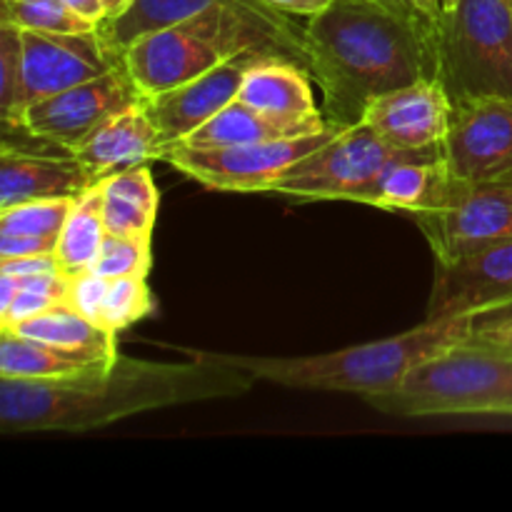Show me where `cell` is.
Returning <instances> with one entry per match:
<instances>
[{
  "label": "cell",
  "instance_id": "20",
  "mask_svg": "<svg viewBox=\"0 0 512 512\" xmlns=\"http://www.w3.org/2000/svg\"><path fill=\"white\" fill-rule=\"evenodd\" d=\"M328 118L323 120H283L273 118L268 113H260L253 105L243 103L240 98L230 100L225 108L210 120H205L198 130L185 135L178 140L180 148H230V145H245V143H260V140H280V138H295V135H308L315 130L325 128Z\"/></svg>",
  "mask_w": 512,
  "mask_h": 512
},
{
  "label": "cell",
  "instance_id": "23",
  "mask_svg": "<svg viewBox=\"0 0 512 512\" xmlns=\"http://www.w3.org/2000/svg\"><path fill=\"white\" fill-rule=\"evenodd\" d=\"M113 360H100L85 353L55 348L40 340L25 338L13 330H0V378L15 380H65L105 368Z\"/></svg>",
  "mask_w": 512,
  "mask_h": 512
},
{
  "label": "cell",
  "instance_id": "25",
  "mask_svg": "<svg viewBox=\"0 0 512 512\" xmlns=\"http://www.w3.org/2000/svg\"><path fill=\"white\" fill-rule=\"evenodd\" d=\"M103 223V200H100V185L95 183L85 193L73 200L68 220L60 230L58 248H55V263L65 278H75L93 268L100 248L105 243Z\"/></svg>",
  "mask_w": 512,
  "mask_h": 512
},
{
  "label": "cell",
  "instance_id": "19",
  "mask_svg": "<svg viewBox=\"0 0 512 512\" xmlns=\"http://www.w3.org/2000/svg\"><path fill=\"white\" fill-rule=\"evenodd\" d=\"M238 98L260 113L283 120H323L325 113L315 103L313 78L295 60L268 58L258 60L245 73Z\"/></svg>",
  "mask_w": 512,
  "mask_h": 512
},
{
  "label": "cell",
  "instance_id": "31",
  "mask_svg": "<svg viewBox=\"0 0 512 512\" xmlns=\"http://www.w3.org/2000/svg\"><path fill=\"white\" fill-rule=\"evenodd\" d=\"M20 83H23L20 30L0 23V118L5 130L20 128Z\"/></svg>",
  "mask_w": 512,
  "mask_h": 512
},
{
  "label": "cell",
  "instance_id": "17",
  "mask_svg": "<svg viewBox=\"0 0 512 512\" xmlns=\"http://www.w3.org/2000/svg\"><path fill=\"white\" fill-rule=\"evenodd\" d=\"M165 143L158 128L148 118L143 100L138 105L120 110L118 115L105 120L95 133L80 143L75 158L85 165L95 180H103L120 170L148 165L153 160H163Z\"/></svg>",
  "mask_w": 512,
  "mask_h": 512
},
{
  "label": "cell",
  "instance_id": "14",
  "mask_svg": "<svg viewBox=\"0 0 512 512\" xmlns=\"http://www.w3.org/2000/svg\"><path fill=\"white\" fill-rule=\"evenodd\" d=\"M453 100L440 78H423L378 95L365 105L360 123L398 150L443 148Z\"/></svg>",
  "mask_w": 512,
  "mask_h": 512
},
{
  "label": "cell",
  "instance_id": "24",
  "mask_svg": "<svg viewBox=\"0 0 512 512\" xmlns=\"http://www.w3.org/2000/svg\"><path fill=\"white\" fill-rule=\"evenodd\" d=\"M13 333L70 350V353L93 355L100 360H115L120 353L118 335L95 325L93 320L80 315L68 303H60L45 313L35 315V318L25 320L18 328H13Z\"/></svg>",
  "mask_w": 512,
  "mask_h": 512
},
{
  "label": "cell",
  "instance_id": "38",
  "mask_svg": "<svg viewBox=\"0 0 512 512\" xmlns=\"http://www.w3.org/2000/svg\"><path fill=\"white\" fill-rule=\"evenodd\" d=\"M418 3V10L430 20H438L440 15V0H415Z\"/></svg>",
  "mask_w": 512,
  "mask_h": 512
},
{
  "label": "cell",
  "instance_id": "37",
  "mask_svg": "<svg viewBox=\"0 0 512 512\" xmlns=\"http://www.w3.org/2000/svg\"><path fill=\"white\" fill-rule=\"evenodd\" d=\"M65 5H68L75 15H80L85 23L95 25V28H98L100 23H105V18H108L103 0H65Z\"/></svg>",
  "mask_w": 512,
  "mask_h": 512
},
{
  "label": "cell",
  "instance_id": "1",
  "mask_svg": "<svg viewBox=\"0 0 512 512\" xmlns=\"http://www.w3.org/2000/svg\"><path fill=\"white\" fill-rule=\"evenodd\" d=\"M190 360L163 363L118 353L93 373L65 380L0 378V430L90 433L133 415L240 398L258 380L223 363L210 350H188Z\"/></svg>",
  "mask_w": 512,
  "mask_h": 512
},
{
  "label": "cell",
  "instance_id": "11",
  "mask_svg": "<svg viewBox=\"0 0 512 512\" xmlns=\"http://www.w3.org/2000/svg\"><path fill=\"white\" fill-rule=\"evenodd\" d=\"M512 310V238L443 263L435 260L425 320L488 318Z\"/></svg>",
  "mask_w": 512,
  "mask_h": 512
},
{
  "label": "cell",
  "instance_id": "7",
  "mask_svg": "<svg viewBox=\"0 0 512 512\" xmlns=\"http://www.w3.org/2000/svg\"><path fill=\"white\" fill-rule=\"evenodd\" d=\"M348 125L328 118L325 128L308 135L260 143L230 145V148H180L168 145L163 160L195 183L220 193H270L280 178L290 173L300 160L313 155Z\"/></svg>",
  "mask_w": 512,
  "mask_h": 512
},
{
  "label": "cell",
  "instance_id": "16",
  "mask_svg": "<svg viewBox=\"0 0 512 512\" xmlns=\"http://www.w3.org/2000/svg\"><path fill=\"white\" fill-rule=\"evenodd\" d=\"M98 180L68 150L35 153L5 138L0 148V208L30 200L78 198Z\"/></svg>",
  "mask_w": 512,
  "mask_h": 512
},
{
  "label": "cell",
  "instance_id": "28",
  "mask_svg": "<svg viewBox=\"0 0 512 512\" xmlns=\"http://www.w3.org/2000/svg\"><path fill=\"white\" fill-rule=\"evenodd\" d=\"M155 310L153 293L145 278H108L98 325L108 333H123L130 325L140 323Z\"/></svg>",
  "mask_w": 512,
  "mask_h": 512
},
{
  "label": "cell",
  "instance_id": "33",
  "mask_svg": "<svg viewBox=\"0 0 512 512\" xmlns=\"http://www.w3.org/2000/svg\"><path fill=\"white\" fill-rule=\"evenodd\" d=\"M58 238L38 235H0V260L33 258V255H55Z\"/></svg>",
  "mask_w": 512,
  "mask_h": 512
},
{
  "label": "cell",
  "instance_id": "12",
  "mask_svg": "<svg viewBox=\"0 0 512 512\" xmlns=\"http://www.w3.org/2000/svg\"><path fill=\"white\" fill-rule=\"evenodd\" d=\"M20 43H23L20 118L25 108L38 100L98 78L120 65V55H115L103 43L98 30L90 33L20 30Z\"/></svg>",
  "mask_w": 512,
  "mask_h": 512
},
{
  "label": "cell",
  "instance_id": "9",
  "mask_svg": "<svg viewBox=\"0 0 512 512\" xmlns=\"http://www.w3.org/2000/svg\"><path fill=\"white\" fill-rule=\"evenodd\" d=\"M435 260L463 258L485 245L512 238V180L453 178L443 203L413 215Z\"/></svg>",
  "mask_w": 512,
  "mask_h": 512
},
{
  "label": "cell",
  "instance_id": "35",
  "mask_svg": "<svg viewBox=\"0 0 512 512\" xmlns=\"http://www.w3.org/2000/svg\"><path fill=\"white\" fill-rule=\"evenodd\" d=\"M58 270L55 255H33V258H15L0 260V273L15 275V278H28V275H40Z\"/></svg>",
  "mask_w": 512,
  "mask_h": 512
},
{
  "label": "cell",
  "instance_id": "30",
  "mask_svg": "<svg viewBox=\"0 0 512 512\" xmlns=\"http://www.w3.org/2000/svg\"><path fill=\"white\" fill-rule=\"evenodd\" d=\"M153 235H105L93 273L103 278H148L153 265Z\"/></svg>",
  "mask_w": 512,
  "mask_h": 512
},
{
  "label": "cell",
  "instance_id": "21",
  "mask_svg": "<svg viewBox=\"0 0 512 512\" xmlns=\"http://www.w3.org/2000/svg\"><path fill=\"white\" fill-rule=\"evenodd\" d=\"M215 5L255 10V13H268V10H273L270 5L260 3V0H133L123 13L100 23L98 33L103 38V43L115 55H120L140 35L168 28V25L180 23L185 18H193V15L203 13V10L215 8Z\"/></svg>",
  "mask_w": 512,
  "mask_h": 512
},
{
  "label": "cell",
  "instance_id": "39",
  "mask_svg": "<svg viewBox=\"0 0 512 512\" xmlns=\"http://www.w3.org/2000/svg\"><path fill=\"white\" fill-rule=\"evenodd\" d=\"M130 3H133V0H103L105 13H108V18H105V20H110V18H115V15L123 13V10L128 8Z\"/></svg>",
  "mask_w": 512,
  "mask_h": 512
},
{
  "label": "cell",
  "instance_id": "22",
  "mask_svg": "<svg viewBox=\"0 0 512 512\" xmlns=\"http://www.w3.org/2000/svg\"><path fill=\"white\" fill-rule=\"evenodd\" d=\"M105 230L113 235H153L160 193L148 165L120 170L100 180Z\"/></svg>",
  "mask_w": 512,
  "mask_h": 512
},
{
  "label": "cell",
  "instance_id": "2",
  "mask_svg": "<svg viewBox=\"0 0 512 512\" xmlns=\"http://www.w3.org/2000/svg\"><path fill=\"white\" fill-rule=\"evenodd\" d=\"M303 43L323 113L335 123H360L378 95L438 78L435 20L380 0H333L305 20Z\"/></svg>",
  "mask_w": 512,
  "mask_h": 512
},
{
  "label": "cell",
  "instance_id": "4",
  "mask_svg": "<svg viewBox=\"0 0 512 512\" xmlns=\"http://www.w3.org/2000/svg\"><path fill=\"white\" fill-rule=\"evenodd\" d=\"M475 318L423 320L405 333L363 345L295 358H270V355L210 353L223 363L243 368L255 380L295 390H320V393H350L360 398H380L393 393L408 380L415 368L448 353L473 335Z\"/></svg>",
  "mask_w": 512,
  "mask_h": 512
},
{
  "label": "cell",
  "instance_id": "10",
  "mask_svg": "<svg viewBox=\"0 0 512 512\" xmlns=\"http://www.w3.org/2000/svg\"><path fill=\"white\" fill-rule=\"evenodd\" d=\"M140 100L143 95L120 63L105 75L60 90L25 108L18 133L55 150L75 153L80 143L90 133H95L105 120L130 105H138Z\"/></svg>",
  "mask_w": 512,
  "mask_h": 512
},
{
  "label": "cell",
  "instance_id": "15",
  "mask_svg": "<svg viewBox=\"0 0 512 512\" xmlns=\"http://www.w3.org/2000/svg\"><path fill=\"white\" fill-rule=\"evenodd\" d=\"M268 55L275 53H270V50H245V53L220 63L218 68L178 85V88L143 98L145 113L158 128L165 148L183 140L193 130H198L205 120H210L230 100L238 98L245 73Z\"/></svg>",
  "mask_w": 512,
  "mask_h": 512
},
{
  "label": "cell",
  "instance_id": "36",
  "mask_svg": "<svg viewBox=\"0 0 512 512\" xmlns=\"http://www.w3.org/2000/svg\"><path fill=\"white\" fill-rule=\"evenodd\" d=\"M260 3L270 5L273 10H280L285 15H293V18H313V15L323 13L333 0H260Z\"/></svg>",
  "mask_w": 512,
  "mask_h": 512
},
{
  "label": "cell",
  "instance_id": "32",
  "mask_svg": "<svg viewBox=\"0 0 512 512\" xmlns=\"http://www.w3.org/2000/svg\"><path fill=\"white\" fill-rule=\"evenodd\" d=\"M105 290H108V278L88 270V273L70 278L68 298H65V303L98 325V315H100V305H103V298H105Z\"/></svg>",
  "mask_w": 512,
  "mask_h": 512
},
{
  "label": "cell",
  "instance_id": "26",
  "mask_svg": "<svg viewBox=\"0 0 512 512\" xmlns=\"http://www.w3.org/2000/svg\"><path fill=\"white\" fill-rule=\"evenodd\" d=\"M15 280H18V290H15L13 303L0 313V330L18 328L20 323L55 308V305L65 303V298H68L70 278H65L60 270H50V273L28 275V278Z\"/></svg>",
  "mask_w": 512,
  "mask_h": 512
},
{
  "label": "cell",
  "instance_id": "8",
  "mask_svg": "<svg viewBox=\"0 0 512 512\" xmlns=\"http://www.w3.org/2000/svg\"><path fill=\"white\" fill-rule=\"evenodd\" d=\"M423 150H398L385 143L365 123H353L330 143L300 160L270 193L298 200H350L360 203L365 190L395 160Z\"/></svg>",
  "mask_w": 512,
  "mask_h": 512
},
{
  "label": "cell",
  "instance_id": "34",
  "mask_svg": "<svg viewBox=\"0 0 512 512\" xmlns=\"http://www.w3.org/2000/svg\"><path fill=\"white\" fill-rule=\"evenodd\" d=\"M473 338L485 340V343L503 345L512 350V310L505 315H488L480 318L473 328Z\"/></svg>",
  "mask_w": 512,
  "mask_h": 512
},
{
  "label": "cell",
  "instance_id": "5",
  "mask_svg": "<svg viewBox=\"0 0 512 512\" xmlns=\"http://www.w3.org/2000/svg\"><path fill=\"white\" fill-rule=\"evenodd\" d=\"M368 405L398 418H512V350L470 335Z\"/></svg>",
  "mask_w": 512,
  "mask_h": 512
},
{
  "label": "cell",
  "instance_id": "6",
  "mask_svg": "<svg viewBox=\"0 0 512 512\" xmlns=\"http://www.w3.org/2000/svg\"><path fill=\"white\" fill-rule=\"evenodd\" d=\"M438 78L450 100H512V0H458L435 20Z\"/></svg>",
  "mask_w": 512,
  "mask_h": 512
},
{
  "label": "cell",
  "instance_id": "13",
  "mask_svg": "<svg viewBox=\"0 0 512 512\" xmlns=\"http://www.w3.org/2000/svg\"><path fill=\"white\" fill-rule=\"evenodd\" d=\"M443 158L468 183L512 178V100L480 95L453 103Z\"/></svg>",
  "mask_w": 512,
  "mask_h": 512
},
{
  "label": "cell",
  "instance_id": "27",
  "mask_svg": "<svg viewBox=\"0 0 512 512\" xmlns=\"http://www.w3.org/2000/svg\"><path fill=\"white\" fill-rule=\"evenodd\" d=\"M0 23L18 30L90 33L98 30L65 5V0H0Z\"/></svg>",
  "mask_w": 512,
  "mask_h": 512
},
{
  "label": "cell",
  "instance_id": "18",
  "mask_svg": "<svg viewBox=\"0 0 512 512\" xmlns=\"http://www.w3.org/2000/svg\"><path fill=\"white\" fill-rule=\"evenodd\" d=\"M450 183H453V175L445 165L443 148H430L388 165L365 190L360 203L418 215L438 208L448 195Z\"/></svg>",
  "mask_w": 512,
  "mask_h": 512
},
{
  "label": "cell",
  "instance_id": "40",
  "mask_svg": "<svg viewBox=\"0 0 512 512\" xmlns=\"http://www.w3.org/2000/svg\"><path fill=\"white\" fill-rule=\"evenodd\" d=\"M380 3L393 5V8L405 10V13H420V10H418V3H415V0H380ZM420 15H423V13H420Z\"/></svg>",
  "mask_w": 512,
  "mask_h": 512
},
{
  "label": "cell",
  "instance_id": "3",
  "mask_svg": "<svg viewBox=\"0 0 512 512\" xmlns=\"http://www.w3.org/2000/svg\"><path fill=\"white\" fill-rule=\"evenodd\" d=\"M245 50H270L308 70L303 23L293 15L215 5L168 28L140 35L120 53V63L143 98L165 93Z\"/></svg>",
  "mask_w": 512,
  "mask_h": 512
},
{
  "label": "cell",
  "instance_id": "42",
  "mask_svg": "<svg viewBox=\"0 0 512 512\" xmlns=\"http://www.w3.org/2000/svg\"><path fill=\"white\" fill-rule=\"evenodd\" d=\"M510 180H512V178H510Z\"/></svg>",
  "mask_w": 512,
  "mask_h": 512
},
{
  "label": "cell",
  "instance_id": "29",
  "mask_svg": "<svg viewBox=\"0 0 512 512\" xmlns=\"http://www.w3.org/2000/svg\"><path fill=\"white\" fill-rule=\"evenodd\" d=\"M75 198L30 200V203L0 208V235H38L60 238Z\"/></svg>",
  "mask_w": 512,
  "mask_h": 512
},
{
  "label": "cell",
  "instance_id": "41",
  "mask_svg": "<svg viewBox=\"0 0 512 512\" xmlns=\"http://www.w3.org/2000/svg\"><path fill=\"white\" fill-rule=\"evenodd\" d=\"M455 5H458V0H440V13H443V10L455 8Z\"/></svg>",
  "mask_w": 512,
  "mask_h": 512
}]
</instances>
